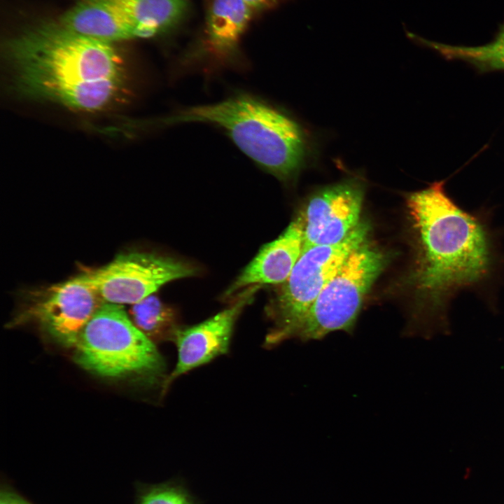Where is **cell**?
<instances>
[{"label": "cell", "instance_id": "17", "mask_svg": "<svg viewBox=\"0 0 504 504\" xmlns=\"http://www.w3.org/2000/svg\"><path fill=\"white\" fill-rule=\"evenodd\" d=\"M141 504H191L186 495L174 488H159L148 492Z\"/></svg>", "mask_w": 504, "mask_h": 504}, {"label": "cell", "instance_id": "3", "mask_svg": "<svg viewBox=\"0 0 504 504\" xmlns=\"http://www.w3.org/2000/svg\"><path fill=\"white\" fill-rule=\"evenodd\" d=\"M202 122L223 129L248 157L278 179L296 178L309 155L307 138L292 118L246 95L183 109L164 123Z\"/></svg>", "mask_w": 504, "mask_h": 504}, {"label": "cell", "instance_id": "9", "mask_svg": "<svg viewBox=\"0 0 504 504\" xmlns=\"http://www.w3.org/2000/svg\"><path fill=\"white\" fill-rule=\"evenodd\" d=\"M364 194L365 186L357 178H347L316 192L301 214L304 248L345 239L360 222Z\"/></svg>", "mask_w": 504, "mask_h": 504}, {"label": "cell", "instance_id": "10", "mask_svg": "<svg viewBox=\"0 0 504 504\" xmlns=\"http://www.w3.org/2000/svg\"><path fill=\"white\" fill-rule=\"evenodd\" d=\"M259 288H246L229 307L199 324L176 330L173 341L177 348V362L164 382V388L183 374L227 351L234 325Z\"/></svg>", "mask_w": 504, "mask_h": 504}, {"label": "cell", "instance_id": "2", "mask_svg": "<svg viewBox=\"0 0 504 504\" xmlns=\"http://www.w3.org/2000/svg\"><path fill=\"white\" fill-rule=\"evenodd\" d=\"M5 50L13 85L27 98L91 111L111 104L124 89L123 62L112 43L59 22L13 38Z\"/></svg>", "mask_w": 504, "mask_h": 504}, {"label": "cell", "instance_id": "4", "mask_svg": "<svg viewBox=\"0 0 504 504\" xmlns=\"http://www.w3.org/2000/svg\"><path fill=\"white\" fill-rule=\"evenodd\" d=\"M74 346L76 362L102 377H135L153 383L164 375L162 356L122 304L104 302L83 327Z\"/></svg>", "mask_w": 504, "mask_h": 504}, {"label": "cell", "instance_id": "19", "mask_svg": "<svg viewBox=\"0 0 504 504\" xmlns=\"http://www.w3.org/2000/svg\"><path fill=\"white\" fill-rule=\"evenodd\" d=\"M0 504H31L19 495L8 491H2L0 496Z\"/></svg>", "mask_w": 504, "mask_h": 504}, {"label": "cell", "instance_id": "16", "mask_svg": "<svg viewBox=\"0 0 504 504\" xmlns=\"http://www.w3.org/2000/svg\"><path fill=\"white\" fill-rule=\"evenodd\" d=\"M133 323L150 340H174L179 328L174 309L152 294L133 304L130 309Z\"/></svg>", "mask_w": 504, "mask_h": 504}, {"label": "cell", "instance_id": "5", "mask_svg": "<svg viewBox=\"0 0 504 504\" xmlns=\"http://www.w3.org/2000/svg\"><path fill=\"white\" fill-rule=\"evenodd\" d=\"M370 232L369 223L360 220L340 242L303 249L267 308L273 323L266 337L268 346L295 337L318 295L349 256L369 240Z\"/></svg>", "mask_w": 504, "mask_h": 504}, {"label": "cell", "instance_id": "14", "mask_svg": "<svg viewBox=\"0 0 504 504\" xmlns=\"http://www.w3.org/2000/svg\"><path fill=\"white\" fill-rule=\"evenodd\" d=\"M253 13L243 0H213L206 21L211 48L223 53L232 51Z\"/></svg>", "mask_w": 504, "mask_h": 504}, {"label": "cell", "instance_id": "1", "mask_svg": "<svg viewBox=\"0 0 504 504\" xmlns=\"http://www.w3.org/2000/svg\"><path fill=\"white\" fill-rule=\"evenodd\" d=\"M406 204L415 238L407 286L419 314L442 316L454 297L490 276L491 237L479 218L447 194L444 181L407 194Z\"/></svg>", "mask_w": 504, "mask_h": 504}, {"label": "cell", "instance_id": "18", "mask_svg": "<svg viewBox=\"0 0 504 504\" xmlns=\"http://www.w3.org/2000/svg\"><path fill=\"white\" fill-rule=\"evenodd\" d=\"M253 12L262 11L271 8L283 0H243Z\"/></svg>", "mask_w": 504, "mask_h": 504}, {"label": "cell", "instance_id": "13", "mask_svg": "<svg viewBox=\"0 0 504 504\" xmlns=\"http://www.w3.org/2000/svg\"><path fill=\"white\" fill-rule=\"evenodd\" d=\"M121 13L142 38L163 33L185 16L188 0H102Z\"/></svg>", "mask_w": 504, "mask_h": 504}, {"label": "cell", "instance_id": "12", "mask_svg": "<svg viewBox=\"0 0 504 504\" xmlns=\"http://www.w3.org/2000/svg\"><path fill=\"white\" fill-rule=\"evenodd\" d=\"M59 23L77 34L108 43L142 38L130 20L102 0H81Z\"/></svg>", "mask_w": 504, "mask_h": 504}, {"label": "cell", "instance_id": "7", "mask_svg": "<svg viewBox=\"0 0 504 504\" xmlns=\"http://www.w3.org/2000/svg\"><path fill=\"white\" fill-rule=\"evenodd\" d=\"M105 302L80 274L68 280L29 290L10 327L34 323L55 341L74 346L82 329Z\"/></svg>", "mask_w": 504, "mask_h": 504}, {"label": "cell", "instance_id": "11", "mask_svg": "<svg viewBox=\"0 0 504 504\" xmlns=\"http://www.w3.org/2000/svg\"><path fill=\"white\" fill-rule=\"evenodd\" d=\"M304 248L302 215L295 218L276 239L265 244L225 290L227 298L252 286L279 285L289 276Z\"/></svg>", "mask_w": 504, "mask_h": 504}, {"label": "cell", "instance_id": "15", "mask_svg": "<svg viewBox=\"0 0 504 504\" xmlns=\"http://www.w3.org/2000/svg\"><path fill=\"white\" fill-rule=\"evenodd\" d=\"M409 38L429 48L447 59L461 60L484 73L504 70V23L491 42L479 46H451L429 41L406 31Z\"/></svg>", "mask_w": 504, "mask_h": 504}, {"label": "cell", "instance_id": "6", "mask_svg": "<svg viewBox=\"0 0 504 504\" xmlns=\"http://www.w3.org/2000/svg\"><path fill=\"white\" fill-rule=\"evenodd\" d=\"M388 259L370 239L356 249L318 295L295 338L307 342L336 331L351 333L365 296Z\"/></svg>", "mask_w": 504, "mask_h": 504}, {"label": "cell", "instance_id": "8", "mask_svg": "<svg viewBox=\"0 0 504 504\" xmlns=\"http://www.w3.org/2000/svg\"><path fill=\"white\" fill-rule=\"evenodd\" d=\"M188 262L146 251H127L111 262L80 274L105 302L135 304L154 294L163 285L196 275Z\"/></svg>", "mask_w": 504, "mask_h": 504}]
</instances>
